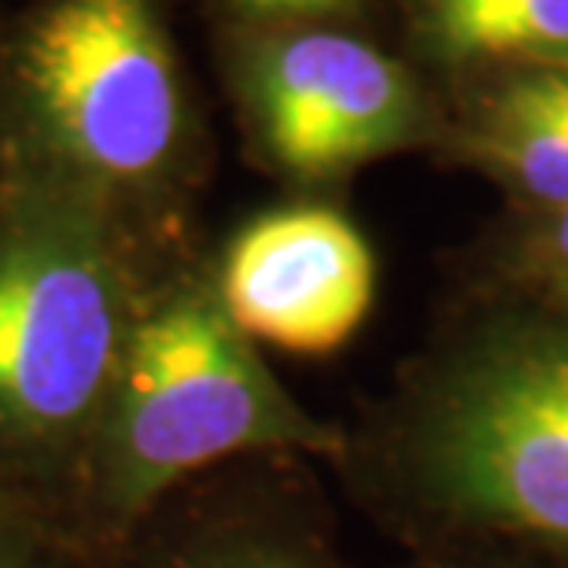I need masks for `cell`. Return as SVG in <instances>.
<instances>
[{
	"mask_svg": "<svg viewBox=\"0 0 568 568\" xmlns=\"http://www.w3.org/2000/svg\"><path fill=\"white\" fill-rule=\"evenodd\" d=\"M344 428L339 484L406 554L568 568V306L506 288Z\"/></svg>",
	"mask_w": 568,
	"mask_h": 568,
	"instance_id": "1",
	"label": "cell"
},
{
	"mask_svg": "<svg viewBox=\"0 0 568 568\" xmlns=\"http://www.w3.org/2000/svg\"><path fill=\"white\" fill-rule=\"evenodd\" d=\"M344 443V422L306 410L233 325L214 270L178 255L138 306L63 531L97 561L203 473L258 454L333 465Z\"/></svg>",
	"mask_w": 568,
	"mask_h": 568,
	"instance_id": "2",
	"label": "cell"
},
{
	"mask_svg": "<svg viewBox=\"0 0 568 568\" xmlns=\"http://www.w3.org/2000/svg\"><path fill=\"white\" fill-rule=\"evenodd\" d=\"M196 159L159 0H27L0 16V170L82 192L178 252Z\"/></svg>",
	"mask_w": 568,
	"mask_h": 568,
	"instance_id": "3",
	"label": "cell"
},
{
	"mask_svg": "<svg viewBox=\"0 0 568 568\" xmlns=\"http://www.w3.org/2000/svg\"><path fill=\"white\" fill-rule=\"evenodd\" d=\"M0 174V484L63 528L138 306L185 247L74 189Z\"/></svg>",
	"mask_w": 568,
	"mask_h": 568,
	"instance_id": "4",
	"label": "cell"
},
{
	"mask_svg": "<svg viewBox=\"0 0 568 568\" xmlns=\"http://www.w3.org/2000/svg\"><path fill=\"white\" fill-rule=\"evenodd\" d=\"M233 97L255 159L325 189L425 133L422 100L388 55L333 30H263L236 44Z\"/></svg>",
	"mask_w": 568,
	"mask_h": 568,
	"instance_id": "5",
	"label": "cell"
},
{
	"mask_svg": "<svg viewBox=\"0 0 568 568\" xmlns=\"http://www.w3.org/2000/svg\"><path fill=\"white\" fill-rule=\"evenodd\" d=\"M311 462L258 454L203 473L89 568H351Z\"/></svg>",
	"mask_w": 568,
	"mask_h": 568,
	"instance_id": "6",
	"label": "cell"
},
{
	"mask_svg": "<svg viewBox=\"0 0 568 568\" xmlns=\"http://www.w3.org/2000/svg\"><path fill=\"white\" fill-rule=\"evenodd\" d=\"M214 284L225 314L255 344L322 358L366 325L377 263L347 214L325 203H288L233 233Z\"/></svg>",
	"mask_w": 568,
	"mask_h": 568,
	"instance_id": "7",
	"label": "cell"
},
{
	"mask_svg": "<svg viewBox=\"0 0 568 568\" xmlns=\"http://www.w3.org/2000/svg\"><path fill=\"white\" fill-rule=\"evenodd\" d=\"M469 155L531 214L568 207V71L506 82L476 115Z\"/></svg>",
	"mask_w": 568,
	"mask_h": 568,
	"instance_id": "8",
	"label": "cell"
},
{
	"mask_svg": "<svg viewBox=\"0 0 568 568\" xmlns=\"http://www.w3.org/2000/svg\"><path fill=\"white\" fill-rule=\"evenodd\" d=\"M428 27L458 55H568V0H425Z\"/></svg>",
	"mask_w": 568,
	"mask_h": 568,
	"instance_id": "9",
	"label": "cell"
},
{
	"mask_svg": "<svg viewBox=\"0 0 568 568\" xmlns=\"http://www.w3.org/2000/svg\"><path fill=\"white\" fill-rule=\"evenodd\" d=\"M509 292L568 306V207L531 214L509 252Z\"/></svg>",
	"mask_w": 568,
	"mask_h": 568,
	"instance_id": "10",
	"label": "cell"
},
{
	"mask_svg": "<svg viewBox=\"0 0 568 568\" xmlns=\"http://www.w3.org/2000/svg\"><path fill=\"white\" fill-rule=\"evenodd\" d=\"M0 568H89L52 520H27L0 536Z\"/></svg>",
	"mask_w": 568,
	"mask_h": 568,
	"instance_id": "11",
	"label": "cell"
},
{
	"mask_svg": "<svg viewBox=\"0 0 568 568\" xmlns=\"http://www.w3.org/2000/svg\"><path fill=\"white\" fill-rule=\"evenodd\" d=\"M230 4L266 22H306L344 11L347 0H230Z\"/></svg>",
	"mask_w": 568,
	"mask_h": 568,
	"instance_id": "12",
	"label": "cell"
},
{
	"mask_svg": "<svg viewBox=\"0 0 568 568\" xmlns=\"http://www.w3.org/2000/svg\"><path fill=\"white\" fill-rule=\"evenodd\" d=\"M395 568H547L514 554H406Z\"/></svg>",
	"mask_w": 568,
	"mask_h": 568,
	"instance_id": "13",
	"label": "cell"
},
{
	"mask_svg": "<svg viewBox=\"0 0 568 568\" xmlns=\"http://www.w3.org/2000/svg\"><path fill=\"white\" fill-rule=\"evenodd\" d=\"M27 520H52L44 509L33 503V498H27L22 491H16V487L0 484V536L19 525H27ZM55 525V520H52Z\"/></svg>",
	"mask_w": 568,
	"mask_h": 568,
	"instance_id": "14",
	"label": "cell"
},
{
	"mask_svg": "<svg viewBox=\"0 0 568 568\" xmlns=\"http://www.w3.org/2000/svg\"><path fill=\"white\" fill-rule=\"evenodd\" d=\"M0 189H4V174H0Z\"/></svg>",
	"mask_w": 568,
	"mask_h": 568,
	"instance_id": "15",
	"label": "cell"
}]
</instances>
